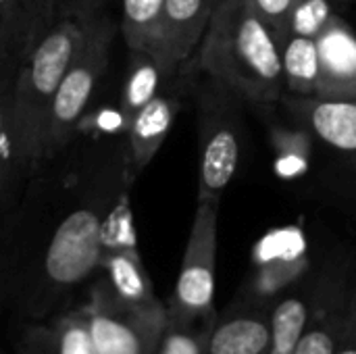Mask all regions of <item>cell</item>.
Returning a JSON list of instances; mask_svg holds the SVG:
<instances>
[{"label": "cell", "instance_id": "cell-1", "mask_svg": "<svg viewBox=\"0 0 356 354\" xmlns=\"http://www.w3.org/2000/svg\"><path fill=\"white\" fill-rule=\"evenodd\" d=\"M134 182L125 136H77L0 215V303L27 321L73 307L102 261V227Z\"/></svg>", "mask_w": 356, "mask_h": 354}, {"label": "cell", "instance_id": "cell-2", "mask_svg": "<svg viewBox=\"0 0 356 354\" xmlns=\"http://www.w3.org/2000/svg\"><path fill=\"white\" fill-rule=\"evenodd\" d=\"M190 63L254 104L277 102L286 90L280 46L246 0H217Z\"/></svg>", "mask_w": 356, "mask_h": 354}, {"label": "cell", "instance_id": "cell-3", "mask_svg": "<svg viewBox=\"0 0 356 354\" xmlns=\"http://www.w3.org/2000/svg\"><path fill=\"white\" fill-rule=\"evenodd\" d=\"M94 19L88 23L58 19L35 44L10 83V106L23 148L35 167H42V144L56 90L83 46Z\"/></svg>", "mask_w": 356, "mask_h": 354}, {"label": "cell", "instance_id": "cell-4", "mask_svg": "<svg viewBox=\"0 0 356 354\" xmlns=\"http://www.w3.org/2000/svg\"><path fill=\"white\" fill-rule=\"evenodd\" d=\"M117 25L102 13L94 19L88 38L71 61L50 108L42 144V165L63 154L77 138V127L106 75Z\"/></svg>", "mask_w": 356, "mask_h": 354}, {"label": "cell", "instance_id": "cell-5", "mask_svg": "<svg viewBox=\"0 0 356 354\" xmlns=\"http://www.w3.org/2000/svg\"><path fill=\"white\" fill-rule=\"evenodd\" d=\"M198 200L221 202L242 156V98L221 81L207 77L198 94Z\"/></svg>", "mask_w": 356, "mask_h": 354}, {"label": "cell", "instance_id": "cell-6", "mask_svg": "<svg viewBox=\"0 0 356 354\" xmlns=\"http://www.w3.org/2000/svg\"><path fill=\"white\" fill-rule=\"evenodd\" d=\"M81 307L98 354H156L167 325V305L129 307L96 273Z\"/></svg>", "mask_w": 356, "mask_h": 354}, {"label": "cell", "instance_id": "cell-7", "mask_svg": "<svg viewBox=\"0 0 356 354\" xmlns=\"http://www.w3.org/2000/svg\"><path fill=\"white\" fill-rule=\"evenodd\" d=\"M217 200H198L190 236L186 242L179 275L167 315L181 321H200L217 315L215 311V267H217Z\"/></svg>", "mask_w": 356, "mask_h": 354}, {"label": "cell", "instance_id": "cell-8", "mask_svg": "<svg viewBox=\"0 0 356 354\" xmlns=\"http://www.w3.org/2000/svg\"><path fill=\"white\" fill-rule=\"evenodd\" d=\"M350 267L336 263L317 275L315 305L294 354H334L344 332L350 303Z\"/></svg>", "mask_w": 356, "mask_h": 354}, {"label": "cell", "instance_id": "cell-9", "mask_svg": "<svg viewBox=\"0 0 356 354\" xmlns=\"http://www.w3.org/2000/svg\"><path fill=\"white\" fill-rule=\"evenodd\" d=\"M215 0H165L154 58L169 77L194 58L209 27Z\"/></svg>", "mask_w": 356, "mask_h": 354}, {"label": "cell", "instance_id": "cell-10", "mask_svg": "<svg viewBox=\"0 0 356 354\" xmlns=\"http://www.w3.org/2000/svg\"><path fill=\"white\" fill-rule=\"evenodd\" d=\"M317 50V96L356 100V33L340 15H336L319 33Z\"/></svg>", "mask_w": 356, "mask_h": 354}, {"label": "cell", "instance_id": "cell-11", "mask_svg": "<svg viewBox=\"0 0 356 354\" xmlns=\"http://www.w3.org/2000/svg\"><path fill=\"white\" fill-rule=\"evenodd\" d=\"M17 354H98L83 307L75 305L50 319L27 321L17 340Z\"/></svg>", "mask_w": 356, "mask_h": 354}, {"label": "cell", "instance_id": "cell-12", "mask_svg": "<svg viewBox=\"0 0 356 354\" xmlns=\"http://www.w3.org/2000/svg\"><path fill=\"white\" fill-rule=\"evenodd\" d=\"M271 344L269 309L236 300L209 336V354H267Z\"/></svg>", "mask_w": 356, "mask_h": 354}, {"label": "cell", "instance_id": "cell-13", "mask_svg": "<svg viewBox=\"0 0 356 354\" xmlns=\"http://www.w3.org/2000/svg\"><path fill=\"white\" fill-rule=\"evenodd\" d=\"M179 106V96L161 92L131 117L129 127L125 131V142L134 177L142 173L161 150L175 123Z\"/></svg>", "mask_w": 356, "mask_h": 354}, {"label": "cell", "instance_id": "cell-14", "mask_svg": "<svg viewBox=\"0 0 356 354\" xmlns=\"http://www.w3.org/2000/svg\"><path fill=\"white\" fill-rule=\"evenodd\" d=\"M294 115L330 148L356 154V100L340 98H300L290 100Z\"/></svg>", "mask_w": 356, "mask_h": 354}, {"label": "cell", "instance_id": "cell-15", "mask_svg": "<svg viewBox=\"0 0 356 354\" xmlns=\"http://www.w3.org/2000/svg\"><path fill=\"white\" fill-rule=\"evenodd\" d=\"M35 175L10 106V83H0V215L17 204Z\"/></svg>", "mask_w": 356, "mask_h": 354}, {"label": "cell", "instance_id": "cell-16", "mask_svg": "<svg viewBox=\"0 0 356 354\" xmlns=\"http://www.w3.org/2000/svg\"><path fill=\"white\" fill-rule=\"evenodd\" d=\"M317 294V275H307L298 286L286 292L269 311L271 344L267 354H294L309 323Z\"/></svg>", "mask_w": 356, "mask_h": 354}, {"label": "cell", "instance_id": "cell-17", "mask_svg": "<svg viewBox=\"0 0 356 354\" xmlns=\"http://www.w3.org/2000/svg\"><path fill=\"white\" fill-rule=\"evenodd\" d=\"M98 275L106 282L111 292L129 307H154L161 303L138 248L104 252Z\"/></svg>", "mask_w": 356, "mask_h": 354}, {"label": "cell", "instance_id": "cell-18", "mask_svg": "<svg viewBox=\"0 0 356 354\" xmlns=\"http://www.w3.org/2000/svg\"><path fill=\"white\" fill-rule=\"evenodd\" d=\"M311 269L309 255H290V257H275L267 263H263L254 275L248 280V284L242 290V296L238 300L269 309L294 286H298Z\"/></svg>", "mask_w": 356, "mask_h": 354}, {"label": "cell", "instance_id": "cell-19", "mask_svg": "<svg viewBox=\"0 0 356 354\" xmlns=\"http://www.w3.org/2000/svg\"><path fill=\"white\" fill-rule=\"evenodd\" d=\"M277 46H280V56H282L286 90H290L294 96H300V98L317 96V86H319L317 40L290 35V38H284Z\"/></svg>", "mask_w": 356, "mask_h": 354}, {"label": "cell", "instance_id": "cell-20", "mask_svg": "<svg viewBox=\"0 0 356 354\" xmlns=\"http://www.w3.org/2000/svg\"><path fill=\"white\" fill-rule=\"evenodd\" d=\"M171 77L163 71V67L156 63V58L148 52H131V63L127 69V75L123 79L121 96H119V108L123 119L129 121L131 117L146 106L156 94L163 92L165 81Z\"/></svg>", "mask_w": 356, "mask_h": 354}, {"label": "cell", "instance_id": "cell-21", "mask_svg": "<svg viewBox=\"0 0 356 354\" xmlns=\"http://www.w3.org/2000/svg\"><path fill=\"white\" fill-rule=\"evenodd\" d=\"M165 0H121L119 29L129 52H148L154 56Z\"/></svg>", "mask_w": 356, "mask_h": 354}, {"label": "cell", "instance_id": "cell-22", "mask_svg": "<svg viewBox=\"0 0 356 354\" xmlns=\"http://www.w3.org/2000/svg\"><path fill=\"white\" fill-rule=\"evenodd\" d=\"M25 48V0H0V83H13Z\"/></svg>", "mask_w": 356, "mask_h": 354}, {"label": "cell", "instance_id": "cell-23", "mask_svg": "<svg viewBox=\"0 0 356 354\" xmlns=\"http://www.w3.org/2000/svg\"><path fill=\"white\" fill-rule=\"evenodd\" d=\"M217 315L200 321H181L167 315L156 354H209V336Z\"/></svg>", "mask_w": 356, "mask_h": 354}, {"label": "cell", "instance_id": "cell-24", "mask_svg": "<svg viewBox=\"0 0 356 354\" xmlns=\"http://www.w3.org/2000/svg\"><path fill=\"white\" fill-rule=\"evenodd\" d=\"M334 17H336V13L332 10L330 0H294L288 10L286 27H284V33L277 40V44L290 35L317 40L319 33L327 27V23Z\"/></svg>", "mask_w": 356, "mask_h": 354}, {"label": "cell", "instance_id": "cell-25", "mask_svg": "<svg viewBox=\"0 0 356 354\" xmlns=\"http://www.w3.org/2000/svg\"><path fill=\"white\" fill-rule=\"evenodd\" d=\"M58 4H60V0H25V48H27V54L58 21Z\"/></svg>", "mask_w": 356, "mask_h": 354}, {"label": "cell", "instance_id": "cell-26", "mask_svg": "<svg viewBox=\"0 0 356 354\" xmlns=\"http://www.w3.org/2000/svg\"><path fill=\"white\" fill-rule=\"evenodd\" d=\"M257 17L271 29L275 42L282 38L286 27V17L294 0H246Z\"/></svg>", "mask_w": 356, "mask_h": 354}, {"label": "cell", "instance_id": "cell-27", "mask_svg": "<svg viewBox=\"0 0 356 354\" xmlns=\"http://www.w3.org/2000/svg\"><path fill=\"white\" fill-rule=\"evenodd\" d=\"M309 134L305 131H284V129H277L275 131V146H277V152L284 161L290 163H300L305 165L309 161Z\"/></svg>", "mask_w": 356, "mask_h": 354}, {"label": "cell", "instance_id": "cell-28", "mask_svg": "<svg viewBox=\"0 0 356 354\" xmlns=\"http://www.w3.org/2000/svg\"><path fill=\"white\" fill-rule=\"evenodd\" d=\"M108 0H60L58 19H71L79 23H88L104 13V4Z\"/></svg>", "mask_w": 356, "mask_h": 354}, {"label": "cell", "instance_id": "cell-29", "mask_svg": "<svg viewBox=\"0 0 356 354\" xmlns=\"http://www.w3.org/2000/svg\"><path fill=\"white\" fill-rule=\"evenodd\" d=\"M334 354H356V273L353 277V288H350L348 317H346L342 338H340L338 348Z\"/></svg>", "mask_w": 356, "mask_h": 354}, {"label": "cell", "instance_id": "cell-30", "mask_svg": "<svg viewBox=\"0 0 356 354\" xmlns=\"http://www.w3.org/2000/svg\"><path fill=\"white\" fill-rule=\"evenodd\" d=\"M215 4H217V0H215Z\"/></svg>", "mask_w": 356, "mask_h": 354}, {"label": "cell", "instance_id": "cell-31", "mask_svg": "<svg viewBox=\"0 0 356 354\" xmlns=\"http://www.w3.org/2000/svg\"><path fill=\"white\" fill-rule=\"evenodd\" d=\"M0 307H2V303H0Z\"/></svg>", "mask_w": 356, "mask_h": 354}]
</instances>
